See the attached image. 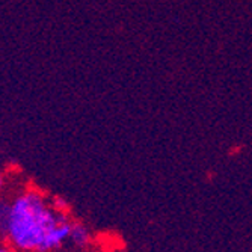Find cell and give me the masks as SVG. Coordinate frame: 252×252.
Segmentation results:
<instances>
[{"instance_id":"3957f363","label":"cell","mask_w":252,"mask_h":252,"mask_svg":"<svg viewBox=\"0 0 252 252\" xmlns=\"http://www.w3.org/2000/svg\"><path fill=\"white\" fill-rule=\"evenodd\" d=\"M9 213H11V204H0V231L2 233H6Z\"/></svg>"},{"instance_id":"5b68a950","label":"cell","mask_w":252,"mask_h":252,"mask_svg":"<svg viewBox=\"0 0 252 252\" xmlns=\"http://www.w3.org/2000/svg\"><path fill=\"white\" fill-rule=\"evenodd\" d=\"M2 186H3V180H2V177H0V189H2Z\"/></svg>"},{"instance_id":"6da1fadb","label":"cell","mask_w":252,"mask_h":252,"mask_svg":"<svg viewBox=\"0 0 252 252\" xmlns=\"http://www.w3.org/2000/svg\"><path fill=\"white\" fill-rule=\"evenodd\" d=\"M65 213L47 204L38 192H26L14 199L6 228V237L18 252H47V240L63 222Z\"/></svg>"},{"instance_id":"277c9868","label":"cell","mask_w":252,"mask_h":252,"mask_svg":"<svg viewBox=\"0 0 252 252\" xmlns=\"http://www.w3.org/2000/svg\"><path fill=\"white\" fill-rule=\"evenodd\" d=\"M0 252H18L15 248H0Z\"/></svg>"},{"instance_id":"7a4b0ae2","label":"cell","mask_w":252,"mask_h":252,"mask_svg":"<svg viewBox=\"0 0 252 252\" xmlns=\"http://www.w3.org/2000/svg\"><path fill=\"white\" fill-rule=\"evenodd\" d=\"M70 240L79 246V248H86L91 243V234L89 230L83 225V223H73L71 225V234H70Z\"/></svg>"}]
</instances>
